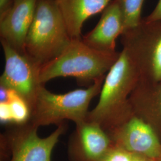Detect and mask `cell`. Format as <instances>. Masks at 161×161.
<instances>
[{"instance_id": "6da1fadb", "label": "cell", "mask_w": 161, "mask_h": 161, "mask_svg": "<svg viewBox=\"0 0 161 161\" xmlns=\"http://www.w3.org/2000/svg\"><path fill=\"white\" fill-rule=\"evenodd\" d=\"M140 80L137 65L122 48L105 76L97 104L89 111L86 121L97 123L107 132L130 118L134 114L129 98Z\"/></svg>"}, {"instance_id": "7a4b0ae2", "label": "cell", "mask_w": 161, "mask_h": 161, "mask_svg": "<svg viewBox=\"0 0 161 161\" xmlns=\"http://www.w3.org/2000/svg\"><path fill=\"white\" fill-rule=\"evenodd\" d=\"M120 52H102L86 44L81 38L72 39L54 59L41 67V84L60 77H74L79 84L91 86L106 76Z\"/></svg>"}, {"instance_id": "3957f363", "label": "cell", "mask_w": 161, "mask_h": 161, "mask_svg": "<svg viewBox=\"0 0 161 161\" xmlns=\"http://www.w3.org/2000/svg\"><path fill=\"white\" fill-rule=\"evenodd\" d=\"M71 40L56 0H38L25 54L41 67L58 56Z\"/></svg>"}, {"instance_id": "277c9868", "label": "cell", "mask_w": 161, "mask_h": 161, "mask_svg": "<svg viewBox=\"0 0 161 161\" xmlns=\"http://www.w3.org/2000/svg\"><path fill=\"white\" fill-rule=\"evenodd\" d=\"M104 78L94 82L86 89H77L65 94H56L40 88L31 109L29 122L39 128L49 125H58L66 120L75 125L86 121L89 106L100 94Z\"/></svg>"}, {"instance_id": "5b68a950", "label": "cell", "mask_w": 161, "mask_h": 161, "mask_svg": "<svg viewBox=\"0 0 161 161\" xmlns=\"http://www.w3.org/2000/svg\"><path fill=\"white\" fill-rule=\"evenodd\" d=\"M122 48L127 51L138 68L140 81L161 82V20L142 22L121 36Z\"/></svg>"}, {"instance_id": "8992f818", "label": "cell", "mask_w": 161, "mask_h": 161, "mask_svg": "<svg viewBox=\"0 0 161 161\" xmlns=\"http://www.w3.org/2000/svg\"><path fill=\"white\" fill-rule=\"evenodd\" d=\"M38 128L28 122L14 124L1 135L3 152L11 155L10 161H52V152L67 130L64 122L46 137H40Z\"/></svg>"}, {"instance_id": "52a82bcc", "label": "cell", "mask_w": 161, "mask_h": 161, "mask_svg": "<svg viewBox=\"0 0 161 161\" xmlns=\"http://www.w3.org/2000/svg\"><path fill=\"white\" fill-rule=\"evenodd\" d=\"M1 41L5 58L4 71L0 77V86L17 93L31 109L41 87V66L26 54Z\"/></svg>"}, {"instance_id": "ba28073f", "label": "cell", "mask_w": 161, "mask_h": 161, "mask_svg": "<svg viewBox=\"0 0 161 161\" xmlns=\"http://www.w3.org/2000/svg\"><path fill=\"white\" fill-rule=\"evenodd\" d=\"M107 133L116 147L154 161L161 157L159 136L135 115Z\"/></svg>"}, {"instance_id": "9c48e42d", "label": "cell", "mask_w": 161, "mask_h": 161, "mask_svg": "<svg viewBox=\"0 0 161 161\" xmlns=\"http://www.w3.org/2000/svg\"><path fill=\"white\" fill-rule=\"evenodd\" d=\"M75 126L68 146L71 161H102L114 146L108 133L97 123L86 120Z\"/></svg>"}, {"instance_id": "30bf717a", "label": "cell", "mask_w": 161, "mask_h": 161, "mask_svg": "<svg viewBox=\"0 0 161 161\" xmlns=\"http://www.w3.org/2000/svg\"><path fill=\"white\" fill-rule=\"evenodd\" d=\"M38 0H14L10 11L0 20V40L25 54V41L34 20Z\"/></svg>"}, {"instance_id": "8fae6325", "label": "cell", "mask_w": 161, "mask_h": 161, "mask_svg": "<svg viewBox=\"0 0 161 161\" xmlns=\"http://www.w3.org/2000/svg\"><path fill=\"white\" fill-rule=\"evenodd\" d=\"M124 32L119 8L112 0L102 13L97 24L82 38L91 47L102 52H116V42Z\"/></svg>"}, {"instance_id": "7c38bea8", "label": "cell", "mask_w": 161, "mask_h": 161, "mask_svg": "<svg viewBox=\"0 0 161 161\" xmlns=\"http://www.w3.org/2000/svg\"><path fill=\"white\" fill-rule=\"evenodd\" d=\"M134 115L152 127L161 139V82H138L130 98Z\"/></svg>"}, {"instance_id": "4fadbf2b", "label": "cell", "mask_w": 161, "mask_h": 161, "mask_svg": "<svg viewBox=\"0 0 161 161\" xmlns=\"http://www.w3.org/2000/svg\"><path fill=\"white\" fill-rule=\"evenodd\" d=\"M112 0H56L72 39L81 38L88 19L102 13Z\"/></svg>"}, {"instance_id": "5bb4252c", "label": "cell", "mask_w": 161, "mask_h": 161, "mask_svg": "<svg viewBox=\"0 0 161 161\" xmlns=\"http://www.w3.org/2000/svg\"><path fill=\"white\" fill-rule=\"evenodd\" d=\"M119 8L124 31L136 27L142 22V12L145 0H114Z\"/></svg>"}, {"instance_id": "9a60e30c", "label": "cell", "mask_w": 161, "mask_h": 161, "mask_svg": "<svg viewBox=\"0 0 161 161\" xmlns=\"http://www.w3.org/2000/svg\"><path fill=\"white\" fill-rule=\"evenodd\" d=\"M9 90V98L7 103L11 111L13 124L21 125L29 122L31 114L29 104L17 93Z\"/></svg>"}, {"instance_id": "2e32d148", "label": "cell", "mask_w": 161, "mask_h": 161, "mask_svg": "<svg viewBox=\"0 0 161 161\" xmlns=\"http://www.w3.org/2000/svg\"><path fill=\"white\" fill-rule=\"evenodd\" d=\"M102 161H156L142 156L137 155L116 147L114 146L110 149Z\"/></svg>"}, {"instance_id": "e0dca14e", "label": "cell", "mask_w": 161, "mask_h": 161, "mask_svg": "<svg viewBox=\"0 0 161 161\" xmlns=\"http://www.w3.org/2000/svg\"><path fill=\"white\" fill-rule=\"evenodd\" d=\"M0 119L3 124H13L11 111L7 103H0Z\"/></svg>"}, {"instance_id": "ac0fdd59", "label": "cell", "mask_w": 161, "mask_h": 161, "mask_svg": "<svg viewBox=\"0 0 161 161\" xmlns=\"http://www.w3.org/2000/svg\"><path fill=\"white\" fill-rule=\"evenodd\" d=\"M14 3V0H0V20L10 11Z\"/></svg>"}, {"instance_id": "d6986e66", "label": "cell", "mask_w": 161, "mask_h": 161, "mask_svg": "<svg viewBox=\"0 0 161 161\" xmlns=\"http://www.w3.org/2000/svg\"><path fill=\"white\" fill-rule=\"evenodd\" d=\"M146 21H155L161 20V0H159L152 12L143 18Z\"/></svg>"}, {"instance_id": "ffe728a7", "label": "cell", "mask_w": 161, "mask_h": 161, "mask_svg": "<svg viewBox=\"0 0 161 161\" xmlns=\"http://www.w3.org/2000/svg\"><path fill=\"white\" fill-rule=\"evenodd\" d=\"M156 161H161V157L160 158H159L158 159H157V160H156Z\"/></svg>"}]
</instances>
